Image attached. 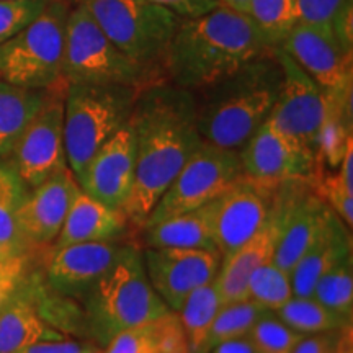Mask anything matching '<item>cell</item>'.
<instances>
[{"label": "cell", "mask_w": 353, "mask_h": 353, "mask_svg": "<svg viewBox=\"0 0 353 353\" xmlns=\"http://www.w3.org/2000/svg\"><path fill=\"white\" fill-rule=\"evenodd\" d=\"M120 241L82 242L54 249L48 263V283L57 294L82 298L112 267Z\"/></svg>", "instance_id": "d6986e66"}, {"label": "cell", "mask_w": 353, "mask_h": 353, "mask_svg": "<svg viewBox=\"0 0 353 353\" xmlns=\"http://www.w3.org/2000/svg\"><path fill=\"white\" fill-rule=\"evenodd\" d=\"M265 311L267 309H263L260 304L249 298L224 303L218 316H216L213 325H211L205 347H203V353H208L214 345L224 341L245 337Z\"/></svg>", "instance_id": "f546056e"}, {"label": "cell", "mask_w": 353, "mask_h": 353, "mask_svg": "<svg viewBox=\"0 0 353 353\" xmlns=\"http://www.w3.org/2000/svg\"><path fill=\"white\" fill-rule=\"evenodd\" d=\"M280 83L281 68L272 50L229 76L193 90L201 139L239 151L268 120Z\"/></svg>", "instance_id": "3957f363"}, {"label": "cell", "mask_w": 353, "mask_h": 353, "mask_svg": "<svg viewBox=\"0 0 353 353\" xmlns=\"http://www.w3.org/2000/svg\"><path fill=\"white\" fill-rule=\"evenodd\" d=\"M341 330L342 329L332 330V332L304 335L294 347L293 353H335Z\"/></svg>", "instance_id": "74e56055"}, {"label": "cell", "mask_w": 353, "mask_h": 353, "mask_svg": "<svg viewBox=\"0 0 353 353\" xmlns=\"http://www.w3.org/2000/svg\"><path fill=\"white\" fill-rule=\"evenodd\" d=\"M175 13L182 20L196 19L221 6V0H149Z\"/></svg>", "instance_id": "8d00e7d4"}, {"label": "cell", "mask_w": 353, "mask_h": 353, "mask_svg": "<svg viewBox=\"0 0 353 353\" xmlns=\"http://www.w3.org/2000/svg\"><path fill=\"white\" fill-rule=\"evenodd\" d=\"M143 231L144 247H179V249H203L218 254L211 223V206L162 219Z\"/></svg>", "instance_id": "cb8c5ba5"}, {"label": "cell", "mask_w": 353, "mask_h": 353, "mask_svg": "<svg viewBox=\"0 0 353 353\" xmlns=\"http://www.w3.org/2000/svg\"><path fill=\"white\" fill-rule=\"evenodd\" d=\"M223 304L224 301L213 280L192 291L183 301L182 307L176 311L185 335H187L190 353H203L206 337Z\"/></svg>", "instance_id": "484cf974"}, {"label": "cell", "mask_w": 353, "mask_h": 353, "mask_svg": "<svg viewBox=\"0 0 353 353\" xmlns=\"http://www.w3.org/2000/svg\"><path fill=\"white\" fill-rule=\"evenodd\" d=\"M208 353H257L252 342L249 341V337H239V339H231V341H224L214 345Z\"/></svg>", "instance_id": "ab89813d"}, {"label": "cell", "mask_w": 353, "mask_h": 353, "mask_svg": "<svg viewBox=\"0 0 353 353\" xmlns=\"http://www.w3.org/2000/svg\"><path fill=\"white\" fill-rule=\"evenodd\" d=\"M312 298L317 299L330 311L347 319L353 317V262L347 255L327 273H324L312 290Z\"/></svg>", "instance_id": "4dcf8cb0"}, {"label": "cell", "mask_w": 353, "mask_h": 353, "mask_svg": "<svg viewBox=\"0 0 353 353\" xmlns=\"http://www.w3.org/2000/svg\"><path fill=\"white\" fill-rule=\"evenodd\" d=\"M281 68V83L270 120L278 130L317 157V141L324 120V90L288 56L283 48H273Z\"/></svg>", "instance_id": "8fae6325"}, {"label": "cell", "mask_w": 353, "mask_h": 353, "mask_svg": "<svg viewBox=\"0 0 353 353\" xmlns=\"http://www.w3.org/2000/svg\"><path fill=\"white\" fill-rule=\"evenodd\" d=\"M347 255H352L350 234L342 219L329 208L311 245L290 272L294 296H311L317 280Z\"/></svg>", "instance_id": "ffe728a7"}, {"label": "cell", "mask_w": 353, "mask_h": 353, "mask_svg": "<svg viewBox=\"0 0 353 353\" xmlns=\"http://www.w3.org/2000/svg\"><path fill=\"white\" fill-rule=\"evenodd\" d=\"M319 195L348 229L353 224V188L347 187L337 175L327 176L319 183Z\"/></svg>", "instance_id": "d590c367"}, {"label": "cell", "mask_w": 353, "mask_h": 353, "mask_svg": "<svg viewBox=\"0 0 353 353\" xmlns=\"http://www.w3.org/2000/svg\"><path fill=\"white\" fill-rule=\"evenodd\" d=\"M278 182H263L242 174L210 203L216 249L221 259L252 239L270 216Z\"/></svg>", "instance_id": "7c38bea8"}, {"label": "cell", "mask_w": 353, "mask_h": 353, "mask_svg": "<svg viewBox=\"0 0 353 353\" xmlns=\"http://www.w3.org/2000/svg\"><path fill=\"white\" fill-rule=\"evenodd\" d=\"M298 12V21L317 26L332 28V23L352 0H294Z\"/></svg>", "instance_id": "e575fe53"}, {"label": "cell", "mask_w": 353, "mask_h": 353, "mask_svg": "<svg viewBox=\"0 0 353 353\" xmlns=\"http://www.w3.org/2000/svg\"><path fill=\"white\" fill-rule=\"evenodd\" d=\"M272 50L245 13L219 6L180 20L165 52L164 79L193 92Z\"/></svg>", "instance_id": "7a4b0ae2"}, {"label": "cell", "mask_w": 353, "mask_h": 353, "mask_svg": "<svg viewBox=\"0 0 353 353\" xmlns=\"http://www.w3.org/2000/svg\"><path fill=\"white\" fill-rule=\"evenodd\" d=\"M82 299L85 334L103 347L121 330L170 311L149 281L143 254L130 244H123L112 267Z\"/></svg>", "instance_id": "277c9868"}, {"label": "cell", "mask_w": 353, "mask_h": 353, "mask_svg": "<svg viewBox=\"0 0 353 353\" xmlns=\"http://www.w3.org/2000/svg\"><path fill=\"white\" fill-rule=\"evenodd\" d=\"M250 0H221V6H226L232 10L247 13V8H249Z\"/></svg>", "instance_id": "ee69618b"}, {"label": "cell", "mask_w": 353, "mask_h": 353, "mask_svg": "<svg viewBox=\"0 0 353 353\" xmlns=\"http://www.w3.org/2000/svg\"><path fill=\"white\" fill-rule=\"evenodd\" d=\"M293 296L290 273L276 267L273 262H267L259 267L247 285V298L272 312L280 309Z\"/></svg>", "instance_id": "1f68e13d"}, {"label": "cell", "mask_w": 353, "mask_h": 353, "mask_svg": "<svg viewBox=\"0 0 353 353\" xmlns=\"http://www.w3.org/2000/svg\"><path fill=\"white\" fill-rule=\"evenodd\" d=\"M280 48L324 92L352 85V50L332 28L298 21Z\"/></svg>", "instance_id": "9a60e30c"}, {"label": "cell", "mask_w": 353, "mask_h": 353, "mask_svg": "<svg viewBox=\"0 0 353 353\" xmlns=\"http://www.w3.org/2000/svg\"><path fill=\"white\" fill-rule=\"evenodd\" d=\"M17 259H21V255L13 252L6 242L0 241V260H2V262H12V260H17Z\"/></svg>", "instance_id": "f6af8a7d"}, {"label": "cell", "mask_w": 353, "mask_h": 353, "mask_svg": "<svg viewBox=\"0 0 353 353\" xmlns=\"http://www.w3.org/2000/svg\"><path fill=\"white\" fill-rule=\"evenodd\" d=\"M242 172L263 182L312 180L319 161L267 120L239 149Z\"/></svg>", "instance_id": "5bb4252c"}, {"label": "cell", "mask_w": 353, "mask_h": 353, "mask_svg": "<svg viewBox=\"0 0 353 353\" xmlns=\"http://www.w3.org/2000/svg\"><path fill=\"white\" fill-rule=\"evenodd\" d=\"M275 314L301 335L332 332L352 324V319L330 311L312 296H293Z\"/></svg>", "instance_id": "83f0119b"}, {"label": "cell", "mask_w": 353, "mask_h": 353, "mask_svg": "<svg viewBox=\"0 0 353 353\" xmlns=\"http://www.w3.org/2000/svg\"><path fill=\"white\" fill-rule=\"evenodd\" d=\"M65 88L68 87L51 88L44 105L6 159L30 190L69 167L64 151Z\"/></svg>", "instance_id": "30bf717a"}, {"label": "cell", "mask_w": 353, "mask_h": 353, "mask_svg": "<svg viewBox=\"0 0 353 353\" xmlns=\"http://www.w3.org/2000/svg\"><path fill=\"white\" fill-rule=\"evenodd\" d=\"M242 174L239 151L203 141L159 198L143 228L208 205Z\"/></svg>", "instance_id": "9c48e42d"}, {"label": "cell", "mask_w": 353, "mask_h": 353, "mask_svg": "<svg viewBox=\"0 0 353 353\" xmlns=\"http://www.w3.org/2000/svg\"><path fill=\"white\" fill-rule=\"evenodd\" d=\"M79 188L76 176L68 167L28 190L17 214V223L32 249L56 241Z\"/></svg>", "instance_id": "ac0fdd59"}, {"label": "cell", "mask_w": 353, "mask_h": 353, "mask_svg": "<svg viewBox=\"0 0 353 353\" xmlns=\"http://www.w3.org/2000/svg\"><path fill=\"white\" fill-rule=\"evenodd\" d=\"M50 90L12 85L0 79V159L10 156L13 145L46 101Z\"/></svg>", "instance_id": "d4e9b609"}, {"label": "cell", "mask_w": 353, "mask_h": 353, "mask_svg": "<svg viewBox=\"0 0 353 353\" xmlns=\"http://www.w3.org/2000/svg\"><path fill=\"white\" fill-rule=\"evenodd\" d=\"M61 81L65 85L100 83L138 88L156 83L105 34L81 2L70 8L65 21Z\"/></svg>", "instance_id": "ba28073f"}, {"label": "cell", "mask_w": 353, "mask_h": 353, "mask_svg": "<svg viewBox=\"0 0 353 353\" xmlns=\"http://www.w3.org/2000/svg\"><path fill=\"white\" fill-rule=\"evenodd\" d=\"M87 345L74 341H43L21 348L17 353H82Z\"/></svg>", "instance_id": "f35d334b"}, {"label": "cell", "mask_w": 353, "mask_h": 353, "mask_svg": "<svg viewBox=\"0 0 353 353\" xmlns=\"http://www.w3.org/2000/svg\"><path fill=\"white\" fill-rule=\"evenodd\" d=\"M141 88L70 83L64 94V151L76 180L95 152L130 120Z\"/></svg>", "instance_id": "5b68a950"}, {"label": "cell", "mask_w": 353, "mask_h": 353, "mask_svg": "<svg viewBox=\"0 0 353 353\" xmlns=\"http://www.w3.org/2000/svg\"><path fill=\"white\" fill-rule=\"evenodd\" d=\"M69 10L65 0H48L32 23L0 44L2 81L34 90L68 87L61 81V70Z\"/></svg>", "instance_id": "52a82bcc"}, {"label": "cell", "mask_w": 353, "mask_h": 353, "mask_svg": "<svg viewBox=\"0 0 353 353\" xmlns=\"http://www.w3.org/2000/svg\"><path fill=\"white\" fill-rule=\"evenodd\" d=\"M105 353H190L187 335L175 311L121 330L105 345Z\"/></svg>", "instance_id": "7402d4cb"}, {"label": "cell", "mask_w": 353, "mask_h": 353, "mask_svg": "<svg viewBox=\"0 0 353 353\" xmlns=\"http://www.w3.org/2000/svg\"><path fill=\"white\" fill-rule=\"evenodd\" d=\"M105 34L156 82L180 17L149 0H79Z\"/></svg>", "instance_id": "8992f818"}, {"label": "cell", "mask_w": 353, "mask_h": 353, "mask_svg": "<svg viewBox=\"0 0 353 353\" xmlns=\"http://www.w3.org/2000/svg\"><path fill=\"white\" fill-rule=\"evenodd\" d=\"M23 268H25V257L12 260V262H2V260H0V280L6 276L21 275Z\"/></svg>", "instance_id": "b9f144b4"}, {"label": "cell", "mask_w": 353, "mask_h": 353, "mask_svg": "<svg viewBox=\"0 0 353 353\" xmlns=\"http://www.w3.org/2000/svg\"><path fill=\"white\" fill-rule=\"evenodd\" d=\"M128 226L123 211L110 208L79 188L54 241V249L82 242L120 241Z\"/></svg>", "instance_id": "44dd1931"}, {"label": "cell", "mask_w": 353, "mask_h": 353, "mask_svg": "<svg viewBox=\"0 0 353 353\" xmlns=\"http://www.w3.org/2000/svg\"><path fill=\"white\" fill-rule=\"evenodd\" d=\"M28 190L15 170L0 159V241L6 242L13 252L21 257H26L32 250L17 223V214Z\"/></svg>", "instance_id": "4316f807"}, {"label": "cell", "mask_w": 353, "mask_h": 353, "mask_svg": "<svg viewBox=\"0 0 353 353\" xmlns=\"http://www.w3.org/2000/svg\"><path fill=\"white\" fill-rule=\"evenodd\" d=\"M245 15L257 26L270 48L280 46L298 23L294 0H250Z\"/></svg>", "instance_id": "f1b7e54d"}, {"label": "cell", "mask_w": 353, "mask_h": 353, "mask_svg": "<svg viewBox=\"0 0 353 353\" xmlns=\"http://www.w3.org/2000/svg\"><path fill=\"white\" fill-rule=\"evenodd\" d=\"M130 123L136 143V175L123 213L130 226L141 229L203 139L193 92L167 81L141 88Z\"/></svg>", "instance_id": "6da1fadb"}, {"label": "cell", "mask_w": 353, "mask_h": 353, "mask_svg": "<svg viewBox=\"0 0 353 353\" xmlns=\"http://www.w3.org/2000/svg\"><path fill=\"white\" fill-rule=\"evenodd\" d=\"M257 353H293L304 335L285 324L275 312L265 311L247 334Z\"/></svg>", "instance_id": "d6a6232c"}, {"label": "cell", "mask_w": 353, "mask_h": 353, "mask_svg": "<svg viewBox=\"0 0 353 353\" xmlns=\"http://www.w3.org/2000/svg\"><path fill=\"white\" fill-rule=\"evenodd\" d=\"M285 183L286 182L276 183L270 216L263 228L239 249L221 259L214 281L224 303L247 299V285L252 273L263 263L272 262L278 239H280L281 226H283Z\"/></svg>", "instance_id": "e0dca14e"}, {"label": "cell", "mask_w": 353, "mask_h": 353, "mask_svg": "<svg viewBox=\"0 0 353 353\" xmlns=\"http://www.w3.org/2000/svg\"><path fill=\"white\" fill-rule=\"evenodd\" d=\"M48 6V0H0V44L32 23Z\"/></svg>", "instance_id": "836d02e7"}, {"label": "cell", "mask_w": 353, "mask_h": 353, "mask_svg": "<svg viewBox=\"0 0 353 353\" xmlns=\"http://www.w3.org/2000/svg\"><path fill=\"white\" fill-rule=\"evenodd\" d=\"M136 175V143L130 120L105 143L77 179L81 190L113 210L126 206Z\"/></svg>", "instance_id": "2e32d148"}, {"label": "cell", "mask_w": 353, "mask_h": 353, "mask_svg": "<svg viewBox=\"0 0 353 353\" xmlns=\"http://www.w3.org/2000/svg\"><path fill=\"white\" fill-rule=\"evenodd\" d=\"M143 262L152 288L170 311H179L198 286L218 275L221 255L203 249L144 247Z\"/></svg>", "instance_id": "4fadbf2b"}, {"label": "cell", "mask_w": 353, "mask_h": 353, "mask_svg": "<svg viewBox=\"0 0 353 353\" xmlns=\"http://www.w3.org/2000/svg\"><path fill=\"white\" fill-rule=\"evenodd\" d=\"M82 353H105V350H101V348H97V347H85L83 348Z\"/></svg>", "instance_id": "bcb514c9"}, {"label": "cell", "mask_w": 353, "mask_h": 353, "mask_svg": "<svg viewBox=\"0 0 353 353\" xmlns=\"http://www.w3.org/2000/svg\"><path fill=\"white\" fill-rule=\"evenodd\" d=\"M335 353H353V330L352 324L347 325L341 330L339 334V342L337 348H335Z\"/></svg>", "instance_id": "7bdbcfd3"}, {"label": "cell", "mask_w": 353, "mask_h": 353, "mask_svg": "<svg viewBox=\"0 0 353 353\" xmlns=\"http://www.w3.org/2000/svg\"><path fill=\"white\" fill-rule=\"evenodd\" d=\"M20 278L21 275H12L0 280V309H2L3 304L8 301V298L12 296L13 291L17 290V286L20 285Z\"/></svg>", "instance_id": "60d3db41"}, {"label": "cell", "mask_w": 353, "mask_h": 353, "mask_svg": "<svg viewBox=\"0 0 353 353\" xmlns=\"http://www.w3.org/2000/svg\"><path fill=\"white\" fill-rule=\"evenodd\" d=\"M63 335L43 319L37 306L19 286L0 309V353H17L43 341H61Z\"/></svg>", "instance_id": "603a6c76"}]
</instances>
